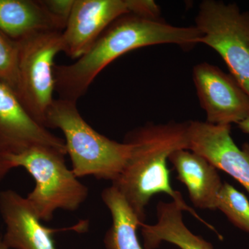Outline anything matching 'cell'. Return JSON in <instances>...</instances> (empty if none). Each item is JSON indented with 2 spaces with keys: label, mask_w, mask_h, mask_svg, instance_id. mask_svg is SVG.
<instances>
[{
  "label": "cell",
  "mask_w": 249,
  "mask_h": 249,
  "mask_svg": "<svg viewBox=\"0 0 249 249\" xmlns=\"http://www.w3.org/2000/svg\"><path fill=\"white\" fill-rule=\"evenodd\" d=\"M124 142L130 145V154L124 170L111 185L124 196L141 222L145 221V209L152 196L164 193L171 196L183 211L189 212L219 234L186 204L181 193L173 190L170 184L167 160L176 150H188L187 122L148 123L129 132Z\"/></svg>",
  "instance_id": "1"
},
{
  "label": "cell",
  "mask_w": 249,
  "mask_h": 249,
  "mask_svg": "<svg viewBox=\"0 0 249 249\" xmlns=\"http://www.w3.org/2000/svg\"><path fill=\"white\" fill-rule=\"evenodd\" d=\"M191 34L186 27L172 25L161 18L130 13L114 21L76 62L54 65L55 91L60 99L77 102L111 62L134 49L173 44L183 48Z\"/></svg>",
  "instance_id": "2"
},
{
  "label": "cell",
  "mask_w": 249,
  "mask_h": 249,
  "mask_svg": "<svg viewBox=\"0 0 249 249\" xmlns=\"http://www.w3.org/2000/svg\"><path fill=\"white\" fill-rule=\"evenodd\" d=\"M46 127L60 129L64 134L71 170L78 178L92 176L113 182L128 160V142H115L96 132L80 115L74 101L54 100Z\"/></svg>",
  "instance_id": "3"
},
{
  "label": "cell",
  "mask_w": 249,
  "mask_h": 249,
  "mask_svg": "<svg viewBox=\"0 0 249 249\" xmlns=\"http://www.w3.org/2000/svg\"><path fill=\"white\" fill-rule=\"evenodd\" d=\"M65 156L40 146L4 156L11 170L21 167L35 180V188L26 198L42 222L52 220L57 210L76 211L89 194L88 187L67 168Z\"/></svg>",
  "instance_id": "4"
},
{
  "label": "cell",
  "mask_w": 249,
  "mask_h": 249,
  "mask_svg": "<svg viewBox=\"0 0 249 249\" xmlns=\"http://www.w3.org/2000/svg\"><path fill=\"white\" fill-rule=\"evenodd\" d=\"M195 27L202 34L200 43L222 57L230 74L249 96V12L235 3L204 0Z\"/></svg>",
  "instance_id": "5"
},
{
  "label": "cell",
  "mask_w": 249,
  "mask_h": 249,
  "mask_svg": "<svg viewBox=\"0 0 249 249\" xmlns=\"http://www.w3.org/2000/svg\"><path fill=\"white\" fill-rule=\"evenodd\" d=\"M61 34L41 33L17 42L16 94L31 116L45 127L47 113L55 100L54 59L62 52Z\"/></svg>",
  "instance_id": "6"
},
{
  "label": "cell",
  "mask_w": 249,
  "mask_h": 249,
  "mask_svg": "<svg viewBox=\"0 0 249 249\" xmlns=\"http://www.w3.org/2000/svg\"><path fill=\"white\" fill-rule=\"evenodd\" d=\"M152 11L150 0H74L61 34L62 52L78 60L121 16L130 13L147 16Z\"/></svg>",
  "instance_id": "7"
},
{
  "label": "cell",
  "mask_w": 249,
  "mask_h": 249,
  "mask_svg": "<svg viewBox=\"0 0 249 249\" xmlns=\"http://www.w3.org/2000/svg\"><path fill=\"white\" fill-rule=\"evenodd\" d=\"M193 80L206 122L238 124L249 116V96L230 73L208 62L193 67Z\"/></svg>",
  "instance_id": "8"
},
{
  "label": "cell",
  "mask_w": 249,
  "mask_h": 249,
  "mask_svg": "<svg viewBox=\"0 0 249 249\" xmlns=\"http://www.w3.org/2000/svg\"><path fill=\"white\" fill-rule=\"evenodd\" d=\"M37 146L67 155L65 140L37 122L14 90L0 80V153L4 157Z\"/></svg>",
  "instance_id": "9"
},
{
  "label": "cell",
  "mask_w": 249,
  "mask_h": 249,
  "mask_svg": "<svg viewBox=\"0 0 249 249\" xmlns=\"http://www.w3.org/2000/svg\"><path fill=\"white\" fill-rule=\"evenodd\" d=\"M231 129V125L187 121L188 150L230 175L249 193V144L242 148L237 146Z\"/></svg>",
  "instance_id": "10"
},
{
  "label": "cell",
  "mask_w": 249,
  "mask_h": 249,
  "mask_svg": "<svg viewBox=\"0 0 249 249\" xmlns=\"http://www.w3.org/2000/svg\"><path fill=\"white\" fill-rule=\"evenodd\" d=\"M0 214L6 227L1 240L8 248L57 249L53 234L60 230L44 226L27 198L17 192H0Z\"/></svg>",
  "instance_id": "11"
},
{
  "label": "cell",
  "mask_w": 249,
  "mask_h": 249,
  "mask_svg": "<svg viewBox=\"0 0 249 249\" xmlns=\"http://www.w3.org/2000/svg\"><path fill=\"white\" fill-rule=\"evenodd\" d=\"M176 170L178 181L186 187L190 199L200 209H217L218 196L223 183L217 169L200 155L181 149L168 159Z\"/></svg>",
  "instance_id": "12"
},
{
  "label": "cell",
  "mask_w": 249,
  "mask_h": 249,
  "mask_svg": "<svg viewBox=\"0 0 249 249\" xmlns=\"http://www.w3.org/2000/svg\"><path fill=\"white\" fill-rule=\"evenodd\" d=\"M65 27L42 0H0V31L14 42L41 33L62 32Z\"/></svg>",
  "instance_id": "13"
},
{
  "label": "cell",
  "mask_w": 249,
  "mask_h": 249,
  "mask_svg": "<svg viewBox=\"0 0 249 249\" xmlns=\"http://www.w3.org/2000/svg\"><path fill=\"white\" fill-rule=\"evenodd\" d=\"M183 209L173 201H160L157 206V222L141 225L144 249H155L163 242L176 245L180 249H213L202 237L195 235L183 220Z\"/></svg>",
  "instance_id": "14"
},
{
  "label": "cell",
  "mask_w": 249,
  "mask_h": 249,
  "mask_svg": "<svg viewBox=\"0 0 249 249\" xmlns=\"http://www.w3.org/2000/svg\"><path fill=\"white\" fill-rule=\"evenodd\" d=\"M102 199L110 211L112 224L105 235L107 249H144L137 231L142 225L139 218L115 186L103 190Z\"/></svg>",
  "instance_id": "15"
},
{
  "label": "cell",
  "mask_w": 249,
  "mask_h": 249,
  "mask_svg": "<svg viewBox=\"0 0 249 249\" xmlns=\"http://www.w3.org/2000/svg\"><path fill=\"white\" fill-rule=\"evenodd\" d=\"M217 209L236 227L249 233V201L230 183H223L218 196Z\"/></svg>",
  "instance_id": "16"
},
{
  "label": "cell",
  "mask_w": 249,
  "mask_h": 249,
  "mask_svg": "<svg viewBox=\"0 0 249 249\" xmlns=\"http://www.w3.org/2000/svg\"><path fill=\"white\" fill-rule=\"evenodd\" d=\"M18 45L0 31V80L16 93L18 88Z\"/></svg>",
  "instance_id": "17"
},
{
  "label": "cell",
  "mask_w": 249,
  "mask_h": 249,
  "mask_svg": "<svg viewBox=\"0 0 249 249\" xmlns=\"http://www.w3.org/2000/svg\"><path fill=\"white\" fill-rule=\"evenodd\" d=\"M47 9L58 19L66 23L73 8L74 0H42Z\"/></svg>",
  "instance_id": "18"
},
{
  "label": "cell",
  "mask_w": 249,
  "mask_h": 249,
  "mask_svg": "<svg viewBox=\"0 0 249 249\" xmlns=\"http://www.w3.org/2000/svg\"><path fill=\"white\" fill-rule=\"evenodd\" d=\"M10 170H11V168L5 161L3 156L0 153V182L2 181L3 178L7 175Z\"/></svg>",
  "instance_id": "19"
},
{
  "label": "cell",
  "mask_w": 249,
  "mask_h": 249,
  "mask_svg": "<svg viewBox=\"0 0 249 249\" xmlns=\"http://www.w3.org/2000/svg\"><path fill=\"white\" fill-rule=\"evenodd\" d=\"M237 125L242 132L249 135V116L245 120L242 121L240 124H237Z\"/></svg>",
  "instance_id": "20"
},
{
  "label": "cell",
  "mask_w": 249,
  "mask_h": 249,
  "mask_svg": "<svg viewBox=\"0 0 249 249\" xmlns=\"http://www.w3.org/2000/svg\"><path fill=\"white\" fill-rule=\"evenodd\" d=\"M0 249H10L4 245V242L1 240V237H0Z\"/></svg>",
  "instance_id": "21"
}]
</instances>
